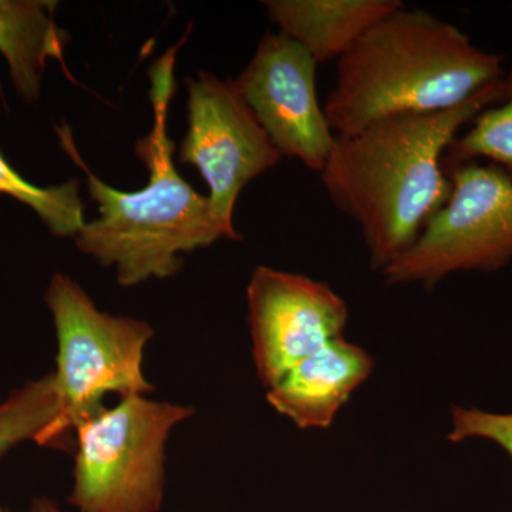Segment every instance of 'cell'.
<instances>
[{"label":"cell","mask_w":512,"mask_h":512,"mask_svg":"<svg viewBox=\"0 0 512 512\" xmlns=\"http://www.w3.org/2000/svg\"><path fill=\"white\" fill-rule=\"evenodd\" d=\"M504 99V77L454 109L389 117L336 136L320 181L362 232L370 265L383 272L407 251L450 197L443 161L454 138Z\"/></svg>","instance_id":"6da1fadb"},{"label":"cell","mask_w":512,"mask_h":512,"mask_svg":"<svg viewBox=\"0 0 512 512\" xmlns=\"http://www.w3.org/2000/svg\"><path fill=\"white\" fill-rule=\"evenodd\" d=\"M181 45L168 50L150 70L153 128L136 144L137 156L150 174L146 187L120 191L101 181L77 151L70 127L56 126L63 150L87 175L90 195L99 207V217L84 222L74 237L76 247L104 268L113 266L121 286L173 278L183 268L181 255L225 238L208 197L198 194L174 165L175 144L167 134V119L177 89L175 57Z\"/></svg>","instance_id":"7a4b0ae2"},{"label":"cell","mask_w":512,"mask_h":512,"mask_svg":"<svg viewBox=\"0 0 512 512\" xmlns=\"http://www.w3.org/2000/svg\"><path fill=\"white\" fill-rule=\"evenodd\" d=\"M504 56L426 10H394L338 60L323 103L335 136L389 117L454 109L503 79Z\"/></svg>","instance_id":"3957f363"},{"label":"cell","mask_w":512,"mask_h":512,"mask_svg":"<svg viewBox=\"0 0 512 512\" xmlns=\"http://www.w3.org/2000/svg\"><path fill=\"white\" fill-rule=\"evenodd\" d=\"M45 302L57 338L52 372L59 414L47 447L74 451V431L106 407L109 394H150L144 376V352L154 329L143 320L101 312L70 276L53 275Z\"/></svg>","instance_id":"277c9868"},{"label":"cell","mask_w":512,"mask_h":512,"mask_svg":"<svg viewBox=\"0 0 512 512\" xmlns=\"http://www.w3.org/2000/svg\"><path fill=\"white\" fill-rule=\"evenodd\" d=\"M194 409L156 402L147 394L121 397L74 431L73 488L79 512H158L164 501L165 446Z\"/></svg>","instance_id":"5b68a950"},{"label":"cell","mask_w":512,"mask_h":512,"mask_svg":"<svg viewBox=\"0 0 512 512\" xmlns=\"http://www.w3.org/2000/svg\"><path fill=\"white\" fill-rule=\"evenodd\" d=\"M450 197L412 247L382 272L387 284L431 289L457 272H494L512 261V178L478 161L448 173Z\"/></svg>","instance_id":"8992f818"},{"label":"cell","mask_w":512,"mask_h":512,"mask_svg":"<svg viewBox=\"0 0 512 512\" xmlns=\"http://www.w3.org/2000/svg\"><path fill=\"white\" fill-rule=\"evenodd\" d=\"M188 130L180 161L198 168L210 188L212 215L225 238L239 241L232 215L242 190L281 161L271 138L242 99L234 80L201 72L185 80Z\"/></svg>","instance_id":"52a82bcc"},{"label":"cell","mask_w":512,"mask_h":512,"mask_svg":"<svg viewBox=\"0 0 512 512\" xmlns=\"http://www.w3.org/2000/svg\"><path fill=\"white\" fill-rule=\"evenodd\" d=\"M318 66L291 37L266 32L234 83L281 156L319 174L336 136L316 94Z\"/></svg>","instance_id":"ba28073f"},{"label":"cell","mask_w":512,"mask_h":512,"mask_svg":"<svg viewBox=\"0 0 512 512\" xmlns=\"http://www.w3.org/2000/svg\"><path fill=\"white\" fill-rule=\"evenodd\" d=\"M247 302L252 355L266 389L343 336L348 323V306L328 285L269 266L252 272Z\"/></svg>","instance_id":"9c48e42d"},{"label":"cell","mask_w":512,"mask_h":512,"mask_svg":"<svg viewBox=\"0 0 512 512\" xmlns=\"http://www.w3.org/2000/svg\"><path fill=\"white\" fill-rule=\"evenodd\" d=\"M373 367L366 349L340 336L288 370L266 399L298 429H328Z\"/></svg>","instance_id":"30bf717a"},{"label":"cell","mask_w":512,"mask_h":512,"mask_svg":"<svg viewBox=\"0 0 512 512\" xmlns=\"http://www.w3.org/2000/svg\"><path fill=\"white\" fill-rule=\"evenodd\" d=\"M269 19L281 33L311 53L318 64L339 60L400 0H265Z\"/></svg>","instance_id":"8fae6325"},{"label":"cell","mask_w":512,"mask_h":512,"mask_svg":"<svg viewBox=\"0 0 512 512\" xmlns=\"http://www.w3.org/2000/svg\"><path fill=\"white\" fill-rule=\"evenodd\" d=\"M57 3L49 0H0V53L8 62L10 79L23 100L39 99L49 59L64 63L69 35L57 26Z\"/></svg>","instance_id":"7c38bea8"},{"label":"cell","mask_w":512,"mask_h":512,"mask_svg":"<svg viewBox=\"0 0 512 512\" xmlns=\"http://www.w3.org/2000/svg\"><path fill=\"white\" fill-rule=\"evenodd\" d=\"M487 160L512 178V67L504 74V99L481 111L458 134L444 156V173L471 161Z\"/></svg>","instance_id":"4fadbf2b"},{"label":"cell","mask_w":512,"mask_h":512,"mask_svg":"<svg viewBox=\"0 0 512 512\" xmlns=\"http://www.w3.org/2000/svg\"><path fill=\"white\" fill-rule=\"evenodd\" d=\"M57 414L59 406L52 373L13 390L0 402V460L26 441L47 447Z\"/></svg>","instance_id":"5bb4252c"},{"label":"cell","mask_w":512,"mask_h":512,"mask_svg":"<svg viewBox=\"0 0 512 512\" xmlns=\"http://www.w3.org/2000/svg\"><path fill=\"white\" fill-rule=\"evenodd\" d=\"M0 194L9 195L28 205L56 237H76L84 225V204L79 181L52 187L29 183L0 153Z\"/></svg>","instance_id":"9a60e30c"},{"label":"cell","mask_w":512,"mask_h":512,"mask_svg":"<svg viewBox=\"0 0 512 512\" xmlns=\"http://www.w3.org/2000/svg\"><path fill=\"white\" fill-rule=\"evenodd\" d=\"M451 443L470 439L493 441L512 458V413H491L477 407L454 406L451 409Z\"/></svg>","instance_id":"2e32d148"},{"label":"cell","mask_w":512,"mask_h":512,"mask_svg":"<svg viewBox=\"0 0 512 512\" xmlns=\"http://www.w3.org/2000/svg\"><path fill=\"white\" fill-rule=\"evenodd\" d=\"M29 512H64L62 508L47 497L35 498L30 505Z\"/></svg>","instance_id":"e0dca14e"},{"label":"cell","mask_w":512,"mask_h":512,"mask_svg":"<svg viewBox=\"0 0 512 512\" xmlns=\"http://www.w3.org/2000/svg\"><path fill=\"white\" fill-rule=\"evenodd\" d=\"M0 512H16V511L10 510V508H6V507H0Z\"/></svg>","instance_id":"ac0fdd59"}]
</instances>
